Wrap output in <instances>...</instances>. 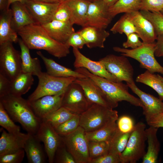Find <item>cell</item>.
I'll return each mask as SVG.
<instances>
[{"mask_svg": "<svg viewBox=\"0 0 163 163\" xmlns=\"http://www.w3.org/2000/svg\"><path fill=\"white\" fill-rule=\"evenodd\" d=\"M145 128V124L141 122L135 125L126 147L120 155L121 163H136L144 157L146 152Z\"/></svg>", "mask_w": 163, "mask_h": 163, "instance_id": "52a82bcc", "label": "cell"}, {"mask_svg": "<svg viewBox=\"0 0 163 163\" xmlns=\"http://www.w3.org/2000/svg\"><path fill=\"white\" fill-rule=\"evenodd\" d=\"M118 118L117 110L92 104L80 114L79 126L85 132H91L101 128L112 121H117Z\"/></svg>", "mask_w": 163, "mask_h": 163, "instance_id": "277c9868", "label": "cell"}, {"mask_svg": "<svg viewBox=\"0 0 163 163\" xmlns=\"http://www.w3.org/2000/svg\"><path fill=\"white\" fill-rule=\"evenodd\" d=\"M11 81L0 73V97L10 94Z\"/></svg>", "mask_w": 163, "mask_h": 163, "instance_id": "f907efd6", "label": "cell"}, {"mask_svg": "<svg viewBox=\"0 0 163 163\" xmlns=\"http://www.w3.org/2000/svg\"><path fill=\"white\" fill-rule=\"evenodd\" d=\"M158 128L152 126L145 129L148 143L147 151L142 158V163H155L157 161L160 145L157 136Z\"/></svg>", "mask_w": 163, "mask_h": 163, "instance_id": "f1b7e54d", "label": "cell"}, {"mask_svg": "<svg viewBox=\"0 0 163 163\" xmlns=\"http://www.w3.org/2000/svg\"><path fill=\"white\" fill-rule=\"evenodd\" d=\"M41 58L45 65L46 72L49 74L57 77H74L78 78H85L87 77L75 70L73 71L56 63L53 59L44 56L41 52H37Z\"/></svg>", "mask_w": 163, "mask_h": 163, "instance_id": "d4e9b609", "label": "cell"}, {"mask_svg": "<svg viewBox=\"0 0 163 163\" xmlns=\"http://www.w3.org/2000/svg\"><path fill=\"white\" fill-rule=\"evenodd\" d=\"M99 60L104 65L107 71L115 77L119 82H134V69L126 57L109 54Z\"/></svg>", "mask_w": 163, "mask_h": 163, "instance_id": "30bf717a", "label": "cell"}, {"mask_svg": "<svg viewBox=\"0 0 163 163\" xmlns=\"http://www.w3.org/2000/svg\"><path fill=\"white\" fill-rule=\"evenodd\" d=\"M27 0H8V4L7 10L10 8L11 4L15 2H18L23 4H25Z\"/></svg>", "mask_w": 163, "mask_h": 163, "instance_id": "11a10c76", "label": "cell"}, {"mask_svg": "<svg viewBox=\"0 0 163 163\" xmlns=\"http://www.w3.org/2000/svg\"><path fill=\"white\" fill-rule=\"evenodd\" d=\"M0 103L14 121L18 122L30 134H36L42 120L34 112L29 101L9 94L0 97Z\"/></svg>", "mask_w": 163, "mask_h": 163, "instance_id": "7a4b0ae2", "label": "cell"}, {"mask_svg": "<svg viewBox=\"0 0 163 163\" xmlns=\"http://www.w3.org/2000/svg\"><path fill=\"white\" fill-rule=\"evenodd\" d=\"M104 4L109 8L114 4L118 0H103Z\"/></svg>", "mask_w": 163, "mask_h": 163, "instance_id": "db71d44e", "label": "cell"}, {"mask_svg": "<svg viewBox=\"0 0 163 163\" xmlns=\"http://www.w3.org/2000/svg\"><path fill=\"white\" fill-rule=\"evenodd\" d=\"M120 163V156L109 152L100 157L91 160L89 163Z\"/></svg>", "mask_w": 163, "mask_h": 163, "instance_id": "681fc988", "label": "cell"}, {"mask_svg": "<svg viewBox=\"0 0 163 163\" xmlns=\"http://www.w3.org/2000/svg\"><path fill=\"white\" fill-rule=\"evenodd\" d=\"M118 129L124 133L131 132L133 130L135 125L132 119L126 115L122 116L118 118L117 120Z\"/></svg>", "mask_w": 163, "mask_h": 163, "instance_id": "ee69618b", "label": "cell"}, {"mask_svg": "<svg viewBox=\"0 0 163 163\" xmlns=\"http://www.w3.org/2000/svg\"><path fill=\"white\" fill-rule=\"evenodd\" d=\"M37 1L50 3H60L65 0H36Z\"/></svg>", "mask_w": 163, "mask_h": 163, "instance_id": "9f6ffc18", "label": "cell"}, {"mask_svg": "<svg viewBox=\"0 0 163 163\" xmlns=\"http://www.w3.org/2000/svg\"><path fill=\"white\" fill-rule=\"evenodd\" d=\"M156 40L155 56L157 57H163V34L158 36Z\"/></svg>", "mask_w": 163, "mask_h": 163, "instance_id": "816d5d0a", "label": "cell"}, {"mask_svg": "<svg viewBox=\"0 0 163 163\" xmlns=\"http://www.w3.org/2000/svg\"><path fill=\"white\" fill-rule=\"evenodd\" d=\"M92 104L87 99L81 86L73 82L68 86L63 93L61 107L80 115Z\"/></svg>", "mask_w": 163, "mask_h": 163, "instance_id": "8fae6325", "label": "cell"}, {"mask_svg": "<svg viewBox=\"0 0 163 163\" xmlns=\"http://www.w3.org/2000/svg\"><path fill=\"white\" fill-rule=\"evenodd\" d=\"M34 82V78L31 74L22 72L11 81L10 94L21 96L28 91Z\"/></svg>", "mask_w": 163, "mask_h": 163, "instance_id": "f546056e", "label": "cell"}, {"mask_svg": "<svg viewBox=\"0 0 163 163\" xmlns=\"http://www.w3.org/2000/svg\"><path fill=\"white\" fill-rule=\"evenodd\" d=\"M65 44L70 47L78 49H82L85 45L84 38L78 31L72 33Z\"/></svg>", "mask_w": 163, "mask_h": 163, "instance_id": "bcb514c9", "label": "cell"}, {"mask_svg": "<svg viewBox=\"0 0 163 163\" xmlns=\"http://www.w3.org/2000/svg\"><path fill=\"white\" fill-rule=\"evenodd\" d=\"M77 114L67 109L61 107L60 108L42 120L50 124L54 129Z\"/></svg>", "mask_w": 163, "mask_h": 163, "instance_id": "836d02e7", "label": "cell"}, {"mask_svg": "<svg viewBox=\"0 0 163 163\" xmlns=\"http://www.w3.org/2000/svg\"><path fill=\"white\" fill-rule=\"evenodd\" d=\"M116 121H112L95 131L86 132L88 140L104 141L110 143L118 129Z\"/></svg>", "mask_w": 163, "mask_h": 163, "instance_id": "4dcf8cb0", "label": "cell"}, {"mask_svg": "<svg viewBox=\"0 0 163 163\" xmlns=\"http://www.w3.org/2000/svg\"><path fill=\"white\" fill-rule=\"evenodd\" d=\"M80 120V115L76 114L54 129L60 136L69 134L75 131L79 126Z\"/></svg>", "mask_w": 163, "mask_h": 163, "instance_id": "ab89813d", "label": "cell"}, {"mask_svg": "<svg viewBox=\"0 0 163 163\" xmlns=\"http://www.w3.org/2000/svg\"><path fill=\"white\" fill-rule=\"evenodd\" d=\"M132 91L136 94L143 104V114L145 115L155 114L160 112L163 108V102L159 98L140 89L133 82L126 83Z\"/></svg>", "mask_w": 163, "mask_h": 163, "instance_id": "44dd1931", "label": "cell"}, {"mask_svg": "<svg viewBox=\"0 0 163 163\" xmlns=\"http://www.w3.org/2000/svg\"><path fill=\"white\" fill-rule=\"evenodd\" d=\"M0 125L9 133L16 134L21 132L20 127L14 123L1 103Z\"/></svg>", "mask_w": 163, "mask_h": 163, "instance_id": "f35d334b", "label": "cell"}, {"mask_svg": "<svg viewBox=\"0 0 163 163\" xmlns=\"http://www.w3.org/2000/svg\"><path fill=\"white\" fill-rule=\"evenodd\" d=\"M59 4L27 0L24 4L36 22L43 25L53 20Z\"/></svg>", "mask_w": 163, "mask_h": 163, "instance_id": "9a60e30c", "label": "cell"}, {"mask_svg": "<svg viewBox=\"0 0 163 163\" xmlns=\"http://www.w3.org/2000/svg\"><path fill=\"white\" fill-rule=\"evenodd\" d=\"M157 75L159 79L163 83V77L159 74H157Z\"/></svg>", "mask_w": 163, "mask_h": 163, "instance_id": "6f0895ef", "label": "cell"}, {"mask_svg": "<svg viewBox=\"0 0 163 163\" xmlns=\"http://www.w3.org/2000/svg\"><path fill=\"white\" fill-rule=\"evenodd\" d=\"M39 80L37 87L28 97L29 101L46 95H56L64 93L68 86L77 78L74 77H59L42 72L37 76Z\"/></svg>", "mask_w": 163, "mask_h": 163, "instance_id": "5b68a950", "label": "cell"}, {"mask_svg": "<svg viewBox=\"0 0 163 163\" xmlns=\"http://www.w3.org/2000/svg\"><path fill=\"white\" fill-rule=\"evenodd\" d=\"M126 13L134 24L137 34L144 43L155 42L157 35L154 27L151 22L141 14L140 11Z\"/></svg>", "mask_w": 163, "mask_h": 163, "instance_id": "ac0fdd59", "label": "cell"}, {"mask_svg": "<svg viewBox=\"0 0 163 163\" xmlns=\"http://www.w3.org/2000/svg\"><path fill=\"white\" fill-rule=\"evenodd\" d=\"M12 17L10 8L1 11L0 16V45L9 42H18V34L13 30L11 26Z\"/></svg>", "mask_w": 163, "mask_h": 163, "instance_id": "4316f807", "label": "cell"}, {"mask_svg": "<svg viewBox=\"0 0 163 163\" xmlns=\"http://www.w3.org/2000/svg\"><path fill=\"white\" fill-rule=\"evenodd\" d=\"M11 6L12 14L11 26L17 33L23 27L36 23L24 4L17 2L12 3Z\"/></svg>", "mask_w": 163, "mask_h": 163, "instance_id": "7402d4cb", "label": "cell"}, {"mask_svg": "<svg viewBox=\"0 0 163 163\" xmlns=\"http://www.w3.org/2000/svg\"><path fill=\"white\" fill-rule=\"evenodd\" d=\"M25 152L24 149L0 156V163H21L23 160Z\"/></svg>", "mask_w": 163, "mask_h": 163, "instance_id": "7bdbcfd3", "label": "cell"}, {"mask_svg": "<svg viewBox=\"0 0 163 163\" xmlns=\"http://www.w3.org/2000/svg\"><path fill=\"white\" fill-rule=\"evenodd\" d=\"M90 0V1H92V0Z\"/></svg>", "mask_w": 163, "mask_h": 163, "instance_id": "91938a15", "label": "cell"}, {"mask_svg": "<svg viewBox=\"0 0 163 163\" xmlns=\"http://www.w3.org/2000/svg\"><path fill=\"white\" fill-rule=\"evenodd\" d=\"M68 151L76 163H88L89 157L88 140L86 132L80 126L69 134L60 136Z\"/></svg>", "mask_w": 163, "mask_h": 163, "instance_id": "ba28073f", "label": "cell"}, {"mask_svg": "<svg viewBox=\"0 0 163 163\" xmlns=\"http://www.w3.org/2000/svg\"><path fill=\"white\" fill-rule=\"evenodd\" d=\"M74 82L80 85L91 104H95L113 109L117 107L110 100L101 89L90 78H77Z\"/></svg>", "mask_w": 163, "mask_h": 163, "instance_id": "5bb4252c", "label": "cell"}, {"mask_svg": "<svg viewBox=\"0 0 163 163\" xmlns=\"http://www.w3.org/2000/svg\"><path fill=\"white\" fill-rule=\"evenodd\" d=\"M63 94L46 95L28 101L36 115L42 120L61 107Z\"/></svg>", "mask_w": 163, "mask_h": 163, "instance_id": "e0dca14e", "label": "cell"}, {"mask_svg": "<svg viewBox=\"0 0 163 163\" xmlns=\"http://www.w3.org/2000/svg\"><path fill=\"white\" fill-rule=\"evenodd\" d=\"M8 0H0V10L2 11L7 10Z\"/></svg>", "mask_w": 163, "mask_h": 163, "instance_id": "f5cc1de1", "label": "cell"}, {"mask_svg": "<svg viewBox=\"0 0 163 163\" xmlns=\"http://www.w3.org/2000/svg\"><path fill=\"white\" fill-rule=\"evenodd\" d=\"M109 8L103 0L91 1L85 27L90 26L106 29L113 18L109 13Z\"/></svg>", "mask_w": 163, "mask_h": 163, "instance_id": "7c38bea8", "label": "cell"}, {"mask_svg": "<svg viewBox=\"0 0 163 163\" xmlns=\"http://www.w3.org/2000/svg\"><path fill=\"white\" fill-rule=\"evenodd\" d=\"M85 42V45L89 48L104 47V43L109 36V32L105 29L87 26L78 31Z\"/></svg>", "mask_w": 163, "mask_h": 163, "instance_id": "603a6c76", "label": "cell"}, {"mask_svg": "<svg viewBox=\"0 0 163 163\" xmlns=\"http://www.w3.org/2000/svg\"><path fill=\"white\" fill-rule=\"evenodd\" d=\"M75 70L93 81L117 107L119 102L125 101L135 106L140 107L142 109L144 108V105L140 99L129 93V87L127 84L95 75L84 68H77Z\"/></svg>", "mask_w": 163, "mask_h": 163, "instance_id": "3957f363", "label": "cell"}, {"mask_svg": "<svg viewBox=\"0 0 163 163\" xmlns=\"http://www.w3.org/2000/svg\"><path fill=\"white\" fill-rule=\"evenodd\" d=\"M17 33L30 49L45 50L59 59L70 53V47L53 39L38 23L27 25Z\"/></svg>", "mask_w": 163, "mask_h": 163, "instance_id": "6da1fadb", "label": "cell"}, {"mask_svg": "<svg viewBox=\"0 0 163 163\" xmlns=\"http://www.w3.org/2000/svg\"><path fill=\"white\" fill-rule=\"evenodd\" d=\"M90 0H65L71 14L72 23L82 27L85 26Z\"/></svg>", "mask_w": 163, "mask_h": 163, "instance_id": "83f0119b", "label": "cell"}, {"mask_svg": "<svg viewBox=\"0 0 163 163\" xmlns=\"http://www.w3.org/2000/svg\"><path fill=\"white\" fill-rule=\"evenodd\" d=\"M28 133L14 134L2 129L0 138V156L23 149Z\"/></svg>", "mask_w": 163, "mask_h": 163, "instance_id": "d6986e66", "label": "cell"}, {"mask_svg": "<svg viewBox=\"0 0 163 163\" xmlns=\"http://www.w3.org/2000/svg\"><path fill=\"white\" fill-rule=\"evenodd\" d=\"M18 42L21 49L22 72L37 76L42 72L39 59L31 57L30 49L21 39L19 38Z\"/></svg>", "mask_w": 163, "mask_h": 163, "instance_id": "484cf974", "label": "cell"}, {"mask_svg": "<svg viewBox=\"0 0 163 163\" xmlns=\"http://www.w3.org/2000/svg\"><path fill=\"white\" fill-rule=\"evenodd\" d=\"M144 116L146 122L149 126L158 128L163 127V108L158 113Z\"/></svg>", "mask_w": 163, "mask_h": 163, "instance_id": "7dc6e473", "label": "cell"}, {"mask_svg": "<svg viewBox=\"0 0 163 163\" xmlns=\"http://www.w3.org/2000/svg\"><path fill=\"white\" fill-rule=\"evenodd\" d=\"M113 34H124L126 36L130 34L137 33L136 27L129 18L127 13H125L114 24L110 29Z\"/></svg>", "mask_w": 163, "mask_h": 163, "instance_id": "d590c367", "label": "cell"}, {"mask_svg": "<svg viewBox=\"0 0 163 163\" xmlns=\"http://www.w3.org/2000/svg\"><path fill=\"white\" fill-rule=\"evenodd\" d=\"M53 20L69 22L72 24L70 9L65 1L60 3Z\"/></svg>", "mask_w": 163, "mask_h": 163, "instance_id": "b9f144b4", "label": "cell"}, {"mask_svg": "<svg viewBox=\"0 0 163 163\" xmlns=\"http://www.w3.org/2000/svg\"><path fill=\"white\" fill-rule=\"evenodd\" d=\"M127 37L126 41L123 43L124 48L127 49L130 47L132 49H135L141 46L143 43L139 40V36L136 33L130 34Z\"/></svg>", "mask_w": 163, "mask_h": 163, "instance_id": "c3c4849f", "label": "cell"}, {"mask_svg": "<svg viewBox=\"0 0 163 163\" xmlns=\"http://www.w3.org/2000/svg\"><path fill=\"white\" fill-rule=\"evenodd\" d=\"M54 162L59 163H76L73 156L67 150L62 140L56 152Z\"/></svg>", "mask_w": 163, "mask_h": 163, "instance_id": "60d3db41", "label": "cell"}, {"mask_svg": "<svg viewBox=\"0 0 163 163\" xmlns=\"http://www.w3.org/2000/svg\"><path fill=\"white\" fill-rule=\"evenodd\" d=\"M162 14H163V9L160 11Z\"/></svg>", "mask_w": 163, "mask_h": 163, "instance_id": "680465c9", "label": "cell"}, {"mask_svg": "<svg viewBox=\"0 0 163 163\" xmlns=\"http://www.w3.org/2000/svg\"><path fill=\"white\" fill-rule=\"evenodd\" d=\"M88 146L90 161L109 152L110 143L107 142L88 141Z\"/></svg>", "mask_w": 163, "mask_h": 163, "instance_id": "8d00e7d4", "label": "cell"}, {"mask_svg": "<svg viewBox=\"0 0 163 163\" xmlns=\"http://www.w3.org/2000/svg\"><path fill=\"white\" fill-rule=\"evenodd\" d=\"M141 3V0H118L109 8V11L113 18L121 13H129L140 11Z\"/></svg>", "mask_w": 163, "mask_h": 163, "instance_id": "1f68e13d", "label": "cell"}, {"mask_svg": "<svg viewBox=\"0 0 163 163\" xmlns=\"http://www.w3.org/2000/svg\"><path fill=\"white\" fill-rule=\"evenodd\" d=\"M155 42L145 43L135 49H128L118 46L113 47L115 52L121 55L133 58L140 63V67L146 69L150 72H158L163 75V67L158 62L155 57Z\"/></svg>", "mask_w": 163, "mask_h": 163, "instance_id": "8992f818", "label": "cell"}, {"mask_svg": "<svg viewBox=\"0 0 163 163\" xmlns=\"http://www.w3.org/2000/svg\"><path fill=\"white\" fill-rule=\"evenodd\" d=\"M41 25L51 37L64 44L71 35L75 32L73 24L69 22L53 20Z\"/></svg>", "mask_w": 163, "mask_h": 163, "instance_id": "ffe728a7", "label": "cell"}, {"mask_svg": "<svg viewBox=\"0 0 163 163\" xmlns=\"http://www.w3.org/2000/svg\"><path fill=\"white\" fill-rule=\"evenodd\" d=\"M131 132L124 133L118 129L110 143L109 152L120 156L126 147Z\"/></svg>", "mask_w": 163, "mask_h": 163, "instance_id": "e575fe53", "label": "cell"}, {"mask_svg": "<svg viewBox=\"0 0 163 163\" xmlns=\"http://www.w3.org/2000/svg\"><path fill=\"white\" fill-rule=\"evenodd\" d=\"M141 14L153 25L157 36L163 34V14L160 12L140 10Z\"/></svg>", "mask_w": 163, "mask_h": 163, "instance_id": "74e56055", "label": "cell"}, {"mask_svg": "<svg viewBox=\"0 0 163 163\" xmlns=\"http://www.w3.org/2000/svg\"><path fill=\"white\" fill-rule=\"evenodd\" d=\"M22 72L21 52L16 50L12 43L0 45V73L11 81Z\"/></svg>", "mask_w": 163, "mask_h": 163, "instance_id": "9c48e42d", "label": "cell"}, {"mask_svg": "<svg viewBox=\"0 0 163 163\" xmlns=\"http://www.w3.org/2000/svg\"><path fill=\"white\" fill-rule=\"evenodd\" d=\"M29 134L23 149L29 163H44L46 162L45 152L41 141L36 134Z\"/></svg>", "mask_w": 163, "mask_h": 163, "instance_id": "cb8c5ba5", "label": "cell"}, {"mask_svg": "<svg viewBox=\"0 0 163 163\" xmlns=\"http://www.w3.org/2000/svg\"><path fill=\"white\" fill-rule=\"evenodd\" d=\"M136 81L152 88L157 92L159 96V98L163 101V83L158 78L157 75L147 70L137 77Z\"/></svg>", "mask_w": 163, "mask_h": 163, "instance_id": "d6a6232c", "label": "cell"}, {"mask_svg": "<svg viewBox=\"0 0 163 163\" xmlns=\"http://www.w3.org/2000/svg\"><path fill=\"white\" fill-rule=\"evenodd\" d=\"M163 9V0H141L140 10L159 12Z\"/></svg>", "mask_w": 163, "mask_h": 163, "instance_id": "f6af8a7d", "label": "cell"}, {"mask_svg": "<svg viewBox=\"0 0 163 163\" xmlns=\"http://www.w3.org/2000/svg\"><path fill=\"white\" fill-rule=\"evenodd\" d=\"M36 135L43 143L49 162L53 163L56 152L62 141L61 136L50 124L43 120H42Z\"/></svg>", "mask_w": 163, "mask_h": 163, "instance_id": "4fadbf2b", "label": "cell"}, {"mask_svg": "<svg viewBox=\"0 0 163 163\" xmlns=\"http://www.w3.org/2000/svg\"><path fill=\"white\" fill-rule=\"evenodd\" d=\"M73 53L75 57L73 65L76 69L84 68L95 75L119 82L117 78L107 71L104 64L100 60H91L76 48H73Z\"/></svg>", "mask_w": 163, "mask_h": 163, "instance_id": "2e32d148", "label": "cell"}]
</instances>
